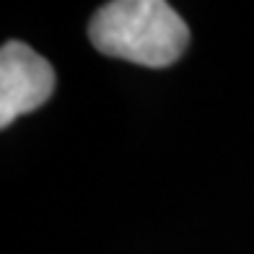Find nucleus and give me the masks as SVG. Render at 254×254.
<instances>
[{"label": "nucleus", "mask_w": 254, "mask_h": 254, "mask_svg": "<svg viewBox=\"0 0 254 254\" xmlns=\"http://www.w3.org/2000/svg\"><path fill=\"white\" fill-rule=\"evenodd\" d=\"M55 67L21 39L0 47V127L8 130L21 114L44 107L55 94Z\"/></svg>", "instance_id": "nucleus-2"}, {"label": "nucleus", "mask_w": 254, "mask_h": 254, "mask_svg": "<svg viewBox=\"0 0 254 254\" xmlns=\"http://www.w3.org/2000/svg\"><path fill=\"white\" fill-rule=\"evenodd\" d=\"M88 42L104 57L169 67L190 47V26L166 0H112L94 10Z\"/></svg>", "instance_id": "nucleus-1"}]
</instances>
